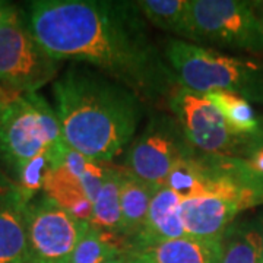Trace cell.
I'll list each match as a JSON object with an SVG mask.
<instances>
[{
    "instance_id": "6da1fadb",
    "label": "cell",
    "mask_w": 263,
    "mask_h": 263,
    "mask_svg": "<svg viewBox=\"0 0 263 263\" xmlns=\"http://www.w3.org/2000/svg\"><path fill=\"white\" fill-rule=\"evenodd\" d=\"M27 27L53 60L92 66L141 98L170 97L177 84L136 2L35 0Z\"/></svg>"
},
{
    "instance_id": "7a4b0ae2",
    "label": "cell",
    "mask_w": 263,
    "mask_h": 263,
    "mask_svg": "<svg viewBox=\"0 0 263 263\" xmlns=\"http://www.w3.org/2000/svg\"><path fill=\"white\" fill-rule=\"evenodd\" d=\"M53 95L66 143L86 158L110 162L135 139L141 97L101 70L70 65L54 81Z\"/></svg>"
},
{
    "instance_id": "3957f363",
    "label": "cell",
    "mask_w": 263,
    "mask_h": 263,
    "mask_svg": "<svg viewBox=\"0 0 263 263\" xmlns=\"http://www.w3.org/2000/svg\"><path fill=\"white\" fill-rule=\"evenodd\" d=\"M167 180L165 187L181 199L180 215L190 237L221 240L241 212L263 205V176L245 158L193 148Z\"/></svg>"
},
{
    "instance_id": "277c9868",
    "label": "cell",
    "mask_w": 263,
    "mask_h": 263,
    "mask_svg": "<svg viewBox=\"0 0 263 263\" xmlns=\"http://www.w3.org/2000/svg\"><path fill=\"white\" fill-rule=\"evenodd\" d=\"M164 57L176 82L199 94L231 91L246 100L263 101V65L218 53L186 40L173 38Z\"/></svg>"
},
{
    "instance_id": "5b68a950",
    "label": "cell",
    "mask_w": 263,
    "mask_h": 263,
    "mask_svg": "<svg viewBox=\"0 0 263 263\" xmlns=\"http://www.w3.org/2000/svg\"><path fill=\"white\" fill-rule=\"evenodd\" d=\"M65 142L56 110L32 92L12 97L0 120V157L15 174L24 164Z\"/></svg>"
},
{
    "instance_id": "8992f818",
    "label": "cell",
    "mask_w": 263,
    "mask_h": 263,
    "mask_svg": "<svg viewBox=\"0 0 263 263\" xmlns=\"http://www.w3.org/2000/svg\"><path fill=\"white\" fill-rule=\"evenodd\" d=\"M168 104L186 141L200 152L246 158L262 136H249L235 132L206 95L186 88H174L168 97Z\"/></svg>"
},
{
    "instance_id": "52a82bcc",
    "label": "cell",
    "mask_w": 263,
    "mask_h": 263,
    "mask_svg": "<svg viewBox=\"0 0 263 263\" xmlns=\"http://www.w3.org/2000/svg\"><path fill=\"white\" fill-rule=\"evenodd\" d=\"M193 41L218 47L263 51V24L252 2L192 0Z\"/></svg>"
},
{
    "instance_id": "ba28073f",
    "label": "cell",
    "mask_w": 263,
    "mask_h": 263,
    "mask_svg": "<svg viewBox=\"0 0 263 263\" xmlns=\"http://www.w3.org/2000/svg\"><path fill=\"white\" fill-rule=\"evenodd\" d=\"M57 63L21 18L0 29V89L10 97L37 92L57 75Z\"/></svg>"
},
{
    "instance_id": "9c48e42d",
    "label": "cell",
    "mask_w": 263,
    "mask_h": 263,
    "mask_svg": "<svg viewBox=\"0 0 263 263\" xmlns=\"http://www.w3.org/2000/svg\"><path fill=\"white\" fill-rule=\"evenodd\" d=\"M190 149L179 123L168 116H158L132 141L124 155V171L160 190L173 167Z\"/></svg>"
},
{
    "instance_id": "30bf717a",
    "label": "cell",
    "mask_w": 263,
    "mask_h": 263,
    "mask_svg": "<svg viewBox=\"0 0 263 263\" xmlns=\"http://www.w3.org/2000/svg\"><path fill=\"white\" fill-rule=\"evenodd\" d=\"M25 221L32 263H69L89 228V222L73 218L46 193L29 200Z\"/></svg>"
},
{
    "instance_id": "8fae6325",
    "label": "cell",
    "mask_w": 263,
    "mask_h": 263,
    "mask_svg": "<svg viewBox=\"0 0 263 263\" xmlns=\"http://www.w3.org/2000/svg\"><path fill=\"white\" fill-rule=\"evenodd\" d=\"M31 200L0 171V263H32L25 212Z\"/></svg>"
},
{
    "instance_id": "7c38bea8",
    "label": "cell",
    "mask_w": 263,
    "mask_h": 263,
    "mask_svg": "<svg viewBox=\"0 0 263 263\" xmlns=\"http://www.w3.org/2000/svg\"><path fill=\"white\" fill-rule=\"evenodd\" d=\"M180 205L181 199L177 193L168 187L160 189L152 197L141 231L129 241V253L162 241L186 237L187 233L180 215Z\"/></svg>"
},
{
    "instance_id": "4fadbf2b",
    "label": "cell",
    "mask_w": 263,
    "mask_h": 263,
    "mask_svg": "<svg viewBox=\"0 0 263 263\" xmlns=\"http://www.w3.org/2000/svg\"><path fill=\"white\" fill-rule=\"evenodd\" d=\"M221 240L181 237L127 254V263H218Z\"/></svg>"
},
{
    "instance_id": "5bb4252c",
    "label": "cell",
    "mask_w": 263,
    "mask_h": 263,
    "mask_svg": "<svg viewBox=\"0 0 263 263\" xmlns=\"http://www.w3.org/2000/svg\"><path fill=\"white\" fill-rule=\"evenodd\" d=\"M158 190L130 176L123 170L120 206H122V238L127 243L141 231L146 219L152 197Z\"/></svg>"
},
{
    "instance_id": "9a60e30c",
    "label": "cell",
    "mask_w": 263,
    "mask_h": 263,
    "mask_svg": "<svg viewBox=\"0 0 263 263\" xmlns=\"http://www.w3.org/2000/svg\"><path fill=\"white\" fill-rule=\"evenodd\" d=\"M123 170L108 167L107 177L101 190L92 202V216L89 226L104 233L122 238V206H120V189H122Z\"/></svg>"
},
{
    "instance_id": "2e32d148",
    "label": "cell",
    "mask_w": 263,
    "mask_h": 263,
    "mask_svg": "<svg viewBox=\"0 0 263 263\" xmlns=\"http://www.w3.org/2000/svg\"><path fill=\"white\" fill-rule=\"evenodd\" d=\"M59 206L79 219L89 222L92 216V202L86 197L79 180L63 167H54L43 190Z\"/></svg>"
},
{
    "instance_id": "e0dca14e",
    "label": "cell",
    "mask_w": 263,
    "mask_h": 263,
    "mask_svg": "<svg viewBox=\"0 0 263 263\" xmlns=\"http://www.w3.org/2000/svg\"><path fill=\"white\" fill-rule=\"evenodd\" d=\"M136 3L143 18L152 25L193 41L192 0H143Z\"/></svg>"
},
{
    "instance_id": "ac0fdd59",
    "label": "cell",
    "mask_w": 263,
    "mask_h": 263,
    "mask_svg": "<svg viewBox=\"0 0 263 263\" xmlns=\"http://www.w3.org/2000/svg\"><path fill=\"white\" fill-rule=\"evenodd\" d=\"M218 263H263V235L256 228L231 226L221 238Z\"/></svg>"
},
{
    "instance_id": "d6986e66",
    "label": "cell",
    "mask_w": 263,
    "mask_h": 263,
    "mask_svg": "<svg viewBox=\"0 0 263 263\" xmlns=\"http://www.w3.org/2000/svg\"><path fill=\"white\" fill-rule=\"evenodd\" d=\"M205 95L235 132L249 136L262 135V120L254 114L252 105L245 97L231 91H212Z\"/></svg>"
},
{
    "instance_id": "ffe728a7",
    "label": "cell",
    "mask_w": 263,
    "mask_h": 263,
    "mask_svg": "<svg viewBox=\"0 0 263 263\" xmlns=\"http://www.w3.org/2000/svg\"><path fill=\"white\" fill-rule=\"evenodd\" d=\"M127 253V243L123 238L89 226L76 245L69 263H108L117 256Z\"/></svg>"
},
{
    "instance_id": "44dd1931",
    "label": "cell",
    "mask_w": 263,
    "mask_h": 263,
    "mask_svg": "<svg viewBox=\"0 0 263 263\" xmlns=\"http://www.w3.org/2000/svg\"><path fill=\"white\" fill-rule=\"evenodd\" d=\"M50 149L34 160L28 161L13 174L15 183L28 197L37 196L38 192L44 190L46 181L53 170V154Z\"/></svg>"
},
{
    "instance_id": "7402d4cb",
    "label": "cell",
    "mask_w": 263,
    "mask_h": 263,
    "mask_svg": "<svg viewBox=\"0 0 263 263\" xmlns=\"http://www.w3.org/2000/svg\"><path fill=\"white\" fill-rule=\"evenodd\" d=\"M246 161L247 164L254 170L257 174L263 176V138L260 136V139L256 142L253 145V148L249 151V154L246 155Z\"/></svg>"
},
{
    "instance_id": "603a6c76",
    "label": "cell",
    "mask_w": 263,
    "mask_h": 263,
    "mask_svg": "<svg viewBox=\"0 0 263 263\" xmlns=\"http://www.w3.org/2000/svg\"><path fill=\"white\" fill-rule=\"evenodd\" d=\"M18 9L8 2H0V29H3L6 25L18 21Z\"/></svg>"
},
{
    "instance_id": "cb8c5ba5",
    "label": "cell",
    "mask_w": 263,
    "mask_h": 263,
    "mask_svg": "<svg viewBox=\"0 0 263 263\" xmlns=\"http://www.w3.org/2000/svg\"><path fill=\"white\" fill-rule=\"evenodd\" d=\"M254 10H256V15L259 16V19L262 21L263 24V2H252Z\"/></svg>"
},
{
    "instance_id": "d4e9b609",
    "label": "cell",
    "mask_w": 263,
    "mask_h": 263,
    "mask_svg": "<svg viewBox=\"0 0 263 263\" xmlns=\"http://www.w3.org/2000/svg\"><path fill=\"white\" fill-rule=\"evenodd\" d=\"M8 101H9V100H6V97L2 94V89H0V120H2V116H3V110H5V107H6Z\"/></svg>"
},
{
    "instance_id": "484cf974",
    "label": "cell",
    "mask_w": 263,
    "mask_h": 263,
    "mask_svg": "<svg viewBox=\"0 0 263 263\" xmlns=\"http://www.w3.org/2000/svg\"><path fill=\"white\" fill-rule=\"evenodd\" d=\"M108 263H127V254H122V256H117L116 259H113L111 262Z\"/></svg>"
},
{
    "instance_id": "4316f807",
    "label": "cell",
    "mask_w": 263,
    "mask_h": 263,
    "mask_svg": "<svg viewBox=\"0 0 263 263\" xmlns=\"http://www.w3.org/2000/svg\"><path fill=\"white\" fill-rule=\"evenodd\" d=\"M260 132H262V138H263V120H262V127H260Z\"/></svg>"
}]
</instances>
